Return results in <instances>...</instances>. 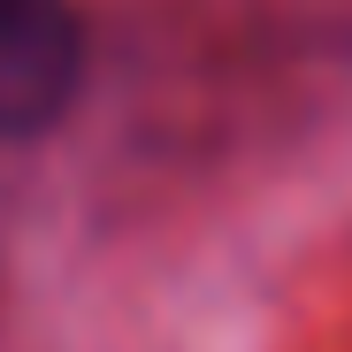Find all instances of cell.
I'll use <instances>...</instances> for the list:
<instances>
[{"label": "cell", "mask_w": 352, "mask_h": 352, "mask_svg": "<svg viewBox=\"0 0 352 352\" xmlns=\"http://www.w3.org/2000/svg\"><path fill=\"white\" fill-rule=\"evenodd\" d=\"M85 23L69 0H0V138H31L77 100Z\"/></svg>", "instance_id": "cell-1"}]
</instances>
